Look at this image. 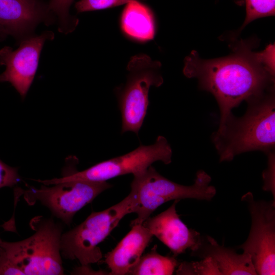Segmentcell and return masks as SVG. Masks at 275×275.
<instances>
[{
    "label": "cell",
    "instance_id": "cell-1",
    "mask_svg": "<svg viewBox=\"0 0 275 275\" xmlns=\"http://www.w3.org/2000/svg\"><path fill=\"white\" fill-rule=\"evenodd\" d=\"M254 42H231L232 53L213 59L201 58L193 50L184 60L183 73L195 78L199 88L211 93L220 111V120L232 114L243 101L259 97L274 89V74L252 50Z\"/></svg>",
    "mask_w": 275,
    "mask_h": 275
},
{
    "label": "cell",
    "instance_id": "cell-2",
    "mask_svg": "<svg viewBox=\"0 0 275 275\" xmlns=\"http://www.w3.org/2000/svg\"><path fill=\"white\" fill-rule=\"evenodd\" d=\"M245 113H232L219 121L211 139L219 161H229L237 155L252 151L268 154L275 147L274 89L247 102Z\"/></svg>",
    "mask_w": 275,
    "mask_h": 275
},
{
    "label": "cell",
    "instance_id": "cell-3",
    "mask_svg": "<svg viewBox=\"0 0 275 275\" xmlns=\"http://www.w3.org/2000/svg\"><path fill=\"white\" fill-rule=\"evenodd\" d=\"M130 193L134 197L132 213L137 217L130 226L143 224L159 206L171 200L194 199L210 201L216 190L210 185L211 177L204 171L196 173L194 183L183 185L174 182L160 175L152 166L133 175Z\"/></svg>",
    "mask_w": 275,
    "mask_h": 275
},
{
    "label": "cell",
    "instance_id": "cell-4",
    "mask_svg": "<svg viewBox=\"0 0 275 275\" xmlns=\"http://www.w3.org/2000/svg\"><path fill=\"white\" fill-rule=\"evenodd\" d=\"M30 225L35 231L33 235L16 242L2 241L1 247L24 274H63L60 250L62 225L52 217L37 216Z\"/></svg>",
    "mask_w": 275,
    "mask_h": 275
},
{
    "label": "cell",
    "instance_id": "cell-5",
    "mask_svg": "<svg viewBox=\"0 0 275 275\" xmlns=\"http://www.w3.org/2000/svg\"><path fill=\"white\" fill-rule=\"evenodd\" d=\"M134 198L130 193L119 203L103 211L93 212L79 225L61 238L62 257L77 260L81 266L100 261L102 257L98 245L111 233L126 215L132 213Z\"/></svg>",
    "mask_w": 275,
    "mask_h": 275
},
{
    "label": "cell",
    "instance_id": "cell-6",
    "mask_svg": "<svg viewBox=\"0 0 275 275\" xmlns=\"http://www.w3.org/2000/svg\"><path fill=\"white\" fill-rule=\"evenodd\" d=\"M161 66L160 62L145 54L130 58L126 82L115 90L121 115L122 133L132 131L138 134L147 114L150 88L159 87L163 82Z\"/></svg>",
    "mask_w": 275,
    "mask_h": 275
},
{
    "label": "cell",
    "instance_id": "cell-7",
    "mask_svg": "<svg viewBox=\"0 0 275 275\" xmlns=\"http://www.w3.org/2000/svg\"><path fill=\"white\" fill-rule=\"evenodd\" d=\"M172 150L166 138L159 135L155 143L141 145L125 154L99 162L81 171H72L59 178L40 180L49 185L69 181L103 182L120 176L133 175L146 170L156 161L172 162Z\"/></svg>",
    "mask_w": 275,
    "mask_h": 275
},
{
    "label": "cell",
    "instance_id": "cell-8",
    "mask_svg": "<svg viewBox=\"0 0 275 275\" xmlns=\"http://www.w3.org/2000/svg\"><path fill=\"white\" fill-rule=\"evenodd\" d=\"M248 206L251 227L248 238L238 246L250 255L257 274L275 273V202L256 200L251 192L241 198Z\"/></svg>",
    "mask_w": 275,
    "mask_h": 275
},
{
    "label": "cell",
    "instance_id": "cell-9",
    "mask_svg": "<svg viewBox=\"0 0 275 275\" xmlns=\"http://www.w3.org/2000/svg\"><path fill=\"white\" fill-rule=\"evenodd\" d=\"M53 185L22 190L24 199L30 205L39 202L67 225L79 210L112 186L106 181H69Z\"/></svg>",
    "mask_w": 275,
    "mask_h": 275
},
{
    "label": "cell",
    "instance_id": "cell-10",
    "mask_svg": "<svg viewBox=\"0 0 275 275\" xmlns=\"http://www.w3.org/2000/svg\"><path fill=\"white\" fill-rule=\"evenodd\" d=\"M54 38L52 32L45 31L23 40L14 50L8 46L0 49V65L5 66L1 82H10L23 99L34 80L44 45Z\"/></svg>",
    "mask_w": 275,
    "mask_h": 275
},
{
    "label": "cell",
    "instance_id": "cell-11",
    "mask_svg": "<svg viewBox=\"0 0 275 275\" xmlns=\"http://www.w3.org/2000/svg\"><path fill=\"white\" fill-rule=\"evenodd\" d=\"M56 22L44 0H0V24L18 43L34 35L39 24L49 26Z\"/></svg>",
    "mask_w": 275,
    "mask_h": 275
},
{
    "label": "cell",
    "instance_id": "cell-12",
    "mask_svg": "<svg viewBox=\"0 0 275 275\" xmlns=\"http://www.w3.org/2000/svg\"><path fill=\"white\" fill-rule=\"evenodd\" d=\"M174 200L167 209L153 217H149L143 225L171 250L174 256L197 249L201 242L200 233L188 228L177 214Z\"/></svg>",
    "mask_w": 275,
    "mask_h": 275
},
{
    "label": "cell",
    "instance_id": "cell-13",
    "mask_svg": "<svg viewBox=\"0 0 275 275\" xmlns=\"http://www.w3.org/2000/svg\"><path fill=\"white\" fill-rule=\"evenodd\" d=\"M131 230L116 246L105 255L103 261L109 274L125 275L139 261L153 236L143 224L131 226Z\"/></svg>",
    "mask_w": 275,
    "mask_h": 275
},
{
    "label": "cell",
    "instance_id": "cell-14",
    "mask_svg": "<svg viewBox=\"0 0 275 275\" xmlns=\"http://www.w3.org/2000/svg\"><path fill=\"white\" fill-rule=\"evenodd\" d=\"M191 255L201 258L210 257L215 263L220 275L257 274L250 255L221 245L212 237H201V242Z\"/></svg>",
    "mask_w": 275,
    "mask_h": 275
},
{
    "label": "cell",
    "instance_id": "cell-15",
    "mask_svg": "<svg viewBox=\"0 0 275 275\" xmlns=\"http://www.w3.org/2000/svg\"><path fill=\"white\" fill-rule=\"evenodd\" d=\"M121 27L128 37L140 41L153 39L155 33L153 14L150 9L139 1H131L123 9Z\"/></svg>",
    "mask_w": 275,
    "mask_h": 275
},
{
    "label": "cell",
    "instance_id": "cell-16",
    "mask_svg": "<svg viewBox=\"0 0 275 275\" xmlns=\"http://www.w3.org/2000/svg\"><path fill=\"white\" fill-rule=\"evenodd\" d=\"M155 245L151 250L142 255L137 263L130 269L127 274L171 275L178 262L175 257L164 256L157 252Z\"/></svg>",
    "mask_w": 275,
    "mask_h": 275
},
{
    "label": "cell",
    "instance_id": "cell-17",
    "mask_svg": "<svg viewBox=\"0 0 275 275\" xmlns=\"http://www.w3.org/2000/svg\"><path fill=\"white\" fill-rule=\"evenodd\" d=\"M74 0H50L48 8L57 18L58 31L65 35L73 32L79 19L70 13V8Z\"/></svg>",
    "mask_w": 275,
    "mask_h": 275
},
{
    "label": "cell",
    "instance_id": "cell-18",
    "mask_svg": "<svg viewBox=\"0 0 275 275\" xmlns=\"http://www.w3.org/2000/svg\"><path fill=\"white\" fill-rule=\"evenodd\" d=\"M244 3L246 16L240 31L256 19L274 15L275 0H244Z\"/></svg>",
    "mask_w": 275,
    "mask_h": 275
},
{
    "label": "cell",
    "instance_id": "cell-19",
    "mask_svg": "<svg viewBox=\"0 0 275 275\" xmlns=\"http://www.w3.org/2000/svg\"><path fill=\"white\" fill-rule=\"evenodd\" d=\"M202 259L200 261L182 262L176 270V274L220 275L215 263L210 257Z\"/></svg>",
    "mask_w": 275,
    "mask_h": 275
},
{
    "label": "cell",
    "instance_id": "cell-20",
    "mask_svg": "<svg viewBox=\"0 0 275 275\" xmlns=\"http://www.w3.org/2000/svg\"><path fill=\"white\" fill-rule=\"evenodd\" d=\"M131 1L134 0H80L75 3V8L78 13H82L119 6Z\"/></svg>",
    "mask_w": 275,
    "mask_h": 275
},
{
    "label": "cell",
    "instance_id": "cell-21",
    "mask_svg": "<svg viewBox=\"0 0 275 275\" xmlns=\"http://www.w3.org/2000/svg\"><path fill=\"white\" fill-rule=\"evenodd\" d=\"M20 180L18 168L10 167L0 159V189L13 187Z\"/></svg>",
    "mask_w": 275,
    "mask_h": 275
},
{
    "label": "cell",
    "instance_id": "cell-22",
    "mask_svg": "<svg viewBox=\"0 0 275 275\" xmlns=\"http://www.w3.org/2000/svg\"><path fill=\"white\" fill-rule=\"evenodd\" d=\"M268 168L263 173V189L271 191L274 197V153L268 154Z\"/></svg>",
    "mask_w": 275,
    "mask_h": 275
},
{
    "label": "cell",
    "instance_id": "cell-23",
    "mask_svg": "<svg viewBox=\"0 0 275 275\" xmlns=\"http://www.w3.org/2000/svg\"><path fill=\"white\" fill-rule=\"evenodd\" d=\"M24 274L9 258L4 250L0 248V275Z\"/></svg>",
    "mask_w": 275,
    "mask_h": 275
},
{
    "label": "cell",
    "instance_id": "cell-24",
    "mask_svg": "<svg viewBox=\"0 0 275 275\" xmlns=\"http://www.w3.org/2000/svg\"><path fill=\"white\" fill-rule=\"evenodd\" d=\"M274 44L268 45L265 49L258 52L261 61L265 66L274 74Z\"/></svg>",
    "mask_w": 275,
    "mask_h": 275
},
{
    "label": "cell",
    "instance_id": "cell-25",
    "mask_svg": "<svg viewBox=\"0 0 275 275\" xmlns=\"http://www.w3.org/2000/svg\"><path fill=\"white\" fill-rule=\"evenodd\" d=\"M8 35L4 28L0 24V41L5 40Z\"/></svg>",
    "mask_w": 275,
    "mask_h": 275
},
{
    "label": "cell",
    "instance_id": "cell-26",
    "mask_svg": "<svg viewBox=\"0 0 275 275\" xmlns=\"http://www.w3.org/2000/svg\"><path fill=\"white\" fill-rule=\"evenodd\" d=\"M235 2L239 5H242L244 4V0H235Z\"/></svg>",
    "mask_w": 275,
    "mask_h": 275
},
{
    "label": "cell",
    "instance_id": "cell-27",
    "mask_svg": "<svg viewBox=\"0 0 275 275\" xmlns=\"http://www.w3.org/2000/svg\"><path fill=\"white\" fill-rule=\"evenodd\" d=\"M2 242V240L0 238V248L1 247V244Z\"/></svg>",
    "mask_w": 275,
    "mask_h": 275
},
{
    "label": "cell",
    "instance_id": "cell-28",
    "mask_svg": "<svg viewBox=\"0 0 275 275\" xmlns=\"http://www.w3.org/2000/svg\"><path fill=\"white\" fill-rule=\"evenodd\" d=\"M0 82H1V76H0Z\"/></svg>",
    "mask_w": 275,
    "mask_h": 275
}]
</instances>
